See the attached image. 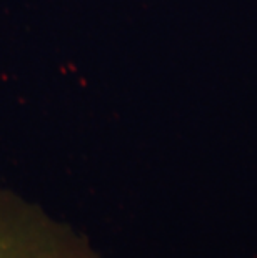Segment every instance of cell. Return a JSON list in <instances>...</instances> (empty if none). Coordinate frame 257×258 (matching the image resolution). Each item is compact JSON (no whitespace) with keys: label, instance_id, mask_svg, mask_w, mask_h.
<instances>
[{"label":"cell","instance_id":"obj_1","mask_svg":"<svg viewBox=\"0 0 257 258\" xmlns=\"http://www.w3.org/2000/svg\"><path fill=\"white\" fill-rule=\"evenodd\" d=\"M0 258H102L77 235L27 212L0 210Z\"/></svg>","mask_w":257,"mask_h":258}]
</instances>
